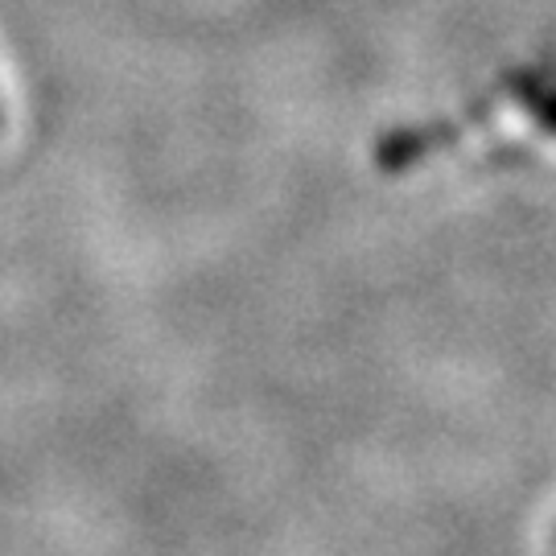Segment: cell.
I'll list each match as a JSON object with an SVG mask.
<instances>
[{"mask_svg": "<svg viewBox=\"0 0 556 556\" xmlns=\"http://www.w3.org/2000/svg\"><path fill=\"white\" fill-rule=\"evenodd\" d=\"M528 108H532V116H536L540 132H553V137H556V79L548 83V87H544V91H540Z\"/></svg>", "mask_w": 556, "mask_h": 556, "instance_id": "7a4b0ae2", "label": "cell"}, {"mask_svg": "<svg viewBox=\"0 0 556 556\" xmlns=\"http://www.w3.org/2000/svg\"><path fill=\"white\" fill-rule=\"evenodd\" d=\"M0 128H4V112H0Z\"/></svg>", "mask_w": 556, "mask_h": 556, "instance_id": "3957f363", "label": "cell"}, {"mask_svg": "<svg viewBox=\"0 0 556 556\" xmlns=\"http://www.w3.org/2000/svg\"><path fill=\"white\" fill-rule=\"evenodd\" d=\"M556 79V62H540V66H528V71H511L507 79L498 83L491 96H482L478 103H470L462 116L450 119H433V124H417V128H396L388 137H379L376 144V165L383 174H404L408 165L433 157L445 144H457L466 132L482 128L486 119L495 116L503 103H528L536 100L540 91Z\"/></svg>", "mask_w": 556, "mask_h": 556, "instance_id": "6da1fadb", "label": "cell"}]
</instances>
